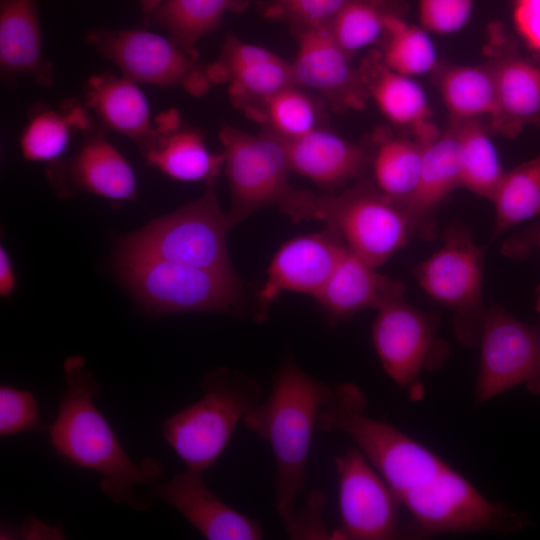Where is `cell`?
Listing matches in <instances>:
<instances>
[{
    "mask_svg": "<svg viewBox=\"0 0 540 540\" xmlns=\"http://www.w3.org/2000/svg\"><path fill=\"white\" fill-rule=\"evenodd\" d=\"M367 400L354 383L334 384L317 429L349 437L411 515L405 536L521 529L525 519L486 498L438 455L388 422L365 413Z\"/></svg>",
    "mask_w": 540,
    "mask_h": 540,
    "instance_id": "cell-1",
    "label": "cell"
},
{
    "mask_svg": "<svg viewBox=\"0 0 540 540\" xmlns=\"http://www.w3.org/2000/svg\"><path fill=\"white\" fill-rule=\"evenodd\" d=\"M65 388L57 415L47 433L53 450L66 461L100 474V489L114 503L143 511L150 500L136 493L139 486L150 490L163 476L161 463L153 458L132 461L111 426L95 404L99 384L80 356L63 365Z\"/></svg>",
    "mask_w": 540,
    "mask_h": 540,
    "instance_id": "cell-2",
    "label": "cell"
},
{
    "mask_svg": "<svg viewBox=\"0 0 540 540\" xmlns=\"http://www.w3.org/2000/svg\"><path fill=\"white\" fill-rule=\"evenodd\" d=\"M332 391L333 384L309 375L286 355L269 395L242 422L271 447L276 467L275 506L283 523L295 512L305 490L313 434Z\"/></svg>",
    "mask_w": 540,
    "mask_h": 540,
    "instance_id": "cell-3",
    "label": "cell"
},
{
    "mask_svg": "<svg viewBox=\"0 0 540 540\" xmlns=\"http://www.w3.org/2000/svg\"><path fill=\"white\" fill-rule=\"evenodd\" d=\"M279 208L294 222H323L351 252L376 267L404 247L413 232L404 207L371 182L338 194L294 189Z\"/></svg>",
    "mask_w": 540,
    "mask_h": 540,
    "instance_id": "cell-4",
    "label": "cell"
},
{
    "mask_svg": "<svg viewBox=\"0 0 540 540\" xmlns=\"http://www.w3.org/2000/svg\"><path fill=\"white\" fill-rule=\"evenodd\" d=\"M202 396L165 420L163 436L186 469L203 473L225 450L235 428L262 401L253 377L218 367L201 382Z\"/></svg>",
    "mask_w": 540,
    "mask_h": 540,
    "instance_id": "cell-5",
    "label": "cell"
},
{
    "mask_svg": "<svg viewBox=\"0 0 540 540\" xmlns=\"http://www.w3.org/2000/svg\"><path fill=\"white\" fill-rule=\"evenodd\" d=\"M118 274L151 315L239 314L243 289L235 271H217L150 257L116 258Z\"/></svg>",
    "mask_w": 540,
    "mask_h": 540,
    "instance_id": "cell-6",
    "label": "cell"
},
{
    "mask_svg": "<svg viewBox=\"0 0 540 540\" xmlns=\"http://www.w3.org/2000/svg\"><path fill=\"white\" fill-rule=\"evenodd\" d=\"M231 228L211 182L199 198L123 238L116 258L150 257L231 272L227 246Z\"/></svg>",
    "mask_w": 540,
    "mask_h": 540,
    "instance_id": "cell-7",
    "label": "cell"
},
{
    "mask_svg": "<svg viewBox=\"0 0 540 540\" xmlns=\"http://www.w3.org/2000/svg\"><path fill=\"white\" fill-rule=\"evenodd\" d=\"M86 43L136 83L181 88L194 97L217 85L212 63L193 58L170 36L144 29L92 28Z\"/></svg>",
    "mask_w": 540,
    "mask_h": 540,
    "instance_id": "cell-8",
    "label": "cell"
},
{
    "mask_svg": "<svg viewBox=\"0 0 540 540\" xmlns=\"http://www.w3.org/2000/svg\"><path fill=\"white\" fill-rule=\"evenodd\" d=\"M218 136L231 196L226 212L230 225L262 208L280 207L295 189L288 178L286 140L265 129L252 134L226 124Z\"/></svg>",
    "mask_w": 540,
    "mask_h": 540,
    "instance_id": "cell-9",
    "label": "cell"
},
{
    "mask_svg": "<svg viewBox=\"0 0 540 540\" xmlns=\"http://www.w3.org/2000/svg\"><path fill=\"white\" fill-rule=\"evenodd\" d=\"M483 251L462 225L451 226L441 247L415 268L422 290L453 313L460 342L477 347L486 310L482 300Z\"/></svg>",
    "mask_w": 540,
    "mask_h": 540,
    "instance_id": "cell-10",
    "label": "cell"
},
{
    "mask_svg": "<svg viewBox=\"0 0 540 540\" xmlns=\"http://www.w3.org/2000/svg\"><path fill=\"white\" fill-rule=\"evenodd\" d=\"M372 342L386 375L412 400L424 395L421 376L439 368L448 348L437 337L435 319L402 297L377 310Z\"/></svg>",
    "mask_w": 540,
    "mask_h": 540,
    "instance_id": "cell-11",
    "label": "cell"
},
{
    "mask_svg": "<svg viewBox=\"0 0 540 540\" xmlns=\"http://www.w3.org/2000/svg\"><path fill=\"white\" fill-rule=\"evenodd\" d=\"M340 526L333 540H391L402 536L400 501L357 447L336 457Z\"/></svg>",
    "mask_w": 540,
    "mask_h": 540,
    "instance_id": "cell-12",
    "label": "cell"
},
{
    "mask_svg": "<svg viewBox=\"0 0 540 540\" xmlns=\"http://www.w3.org/2000/svg\"><path fill=\"white\" fill-rule=\"evenodd\" d=\"M478 347L477 404L527 385L540 372V327L526 324L501 308L486 310Z\"/></svg>",
    "mask_w": 540,
    "mask_h": 540,
    "instance_id": "cell-13",
    "label": "cell"
},
{
    "mask_svg": "<svg viewBox=\"0 0 540 540\" xmlns=\"http://www.w3.org/2000/svg\"><path fill=\"white\" fill-rule=\"evenodd\" d=\"M298 40L291 62L295 84L316 92L338 112L362 110L369 99L359 68L350 64L329 26L293 31Z\"/></svg>",
    "mask_w": 540,
    "mask_h": 540,
    "instance_id": "cell-14",
    "label": "cell"
},
{
    "mask_svg": "<svg viewBox=\"0 0 540 540\" xmlns=\"http://www.w3.org/2000/svg\"><path fill=\"white\" fill-rule=\"evenodd\" d=\"M347 250L341 239L327 229L286 241L273 256L258 293L261 321L269 306L283 292L316 297Z\"/></svg>",
    "mask_w": 540,
    "mask_h": 540,
    "instance_id": "cell-15",
    "label": "cell"
},
{
    "mask_svg": "<svg viewBox=\"0 0 540 540\" xmlns=\"http://www.w3.org/2000/svg\"><path fill=\"white\" fill-rule=\"evenodd\" d=\"M218 84H226L232 104L248 116L275 93L296 85L291 62L228 35L212 63Z\"/></svg>",
    "mask_w": 540,
    "mask_h": 540,
    "instance_id": "cell-16",
    "label": "cell"
},
{
    "mask_svg": "<svg viewBox=\"0 0 540 540\" xmlns=\"http://www.w3.org/2000/svg\"><path fill=\"white\" fill-rule=\"evenodd\" d=\"M153 125L152 135L140 148L148 165L177 181L213 182L223 169V155L208 148L204 134L187 124L178 109L159 113Z\"/></svg>",
    "mask_w": 540,
    "mask_h": 540,
    "instance_id": "cell-17",
    "label": "cell"
},
{
    "mask_svg": "<svg viewBox=\"0 0 540 540\" xmlns=\"http://www.w3.org/2000/svg\"><path fill=\"white\" fill-rule=\"evenodd\" d=\"M151 495L170 504L208 540H260L264 537L260 524L216 496L202 480L201 473L186 469L155 485Z\"/></svg>",
    "mask_w": 540,
    "mask_h": 540,
    "instance_id": "cell-18",
    "label": "cell"
},
{
    "mask_svg": "<svg viewBox=\"0 0 540 540\" xmlns=\"http://www.w3.org/2000/svg\"><path fill=\"white\" fill-rule=\"evenodd\" d=\"M40 1L0 0V70L8 81L29 79L49 87L55 73L43 53Z\"/></svg>",
    "mask_w": 540,
    "mask_h": 540,
    "instance_id": "cell-19",
    "label": "cell"
},
{
    "mask_svg": "<svg viewBox=\"0 0 540 540\" xmlns=\"http://www.w3.org/2000/svg\"><path fill=\"white\" fill-rule=\"evenodd\" d=\"M376 268L347 248L315 297L330 325H336L366 309L378 310L403 296V283L380 273Z\"/></svg>",
    "mask_w": 540,
    "mask_h": 540,
    "instance_id": "cell-20",
    "label": "cell"
},
{
    "mask_svg": "<svg viewBox=\"0 0 540 540\" xmlns=\"http://www.w3.org/2000/svg\"><path fill=\"white\" fill-rule=\"evenodd\" d=\"M83 135L77 152L51 173L53 178L61 176L77 189L108 200L134 199L136 177L127 159L95 125Z\"/></svg>",
    "mask_w": 540,
    "mask_h": 540,
    "instance_id": "cell-21",
    "label": "cell"
},
{
    "mask_svg": "<svg viewBox=\"0 0 540 540\" xmlns=\"http://www.w3.org/2000/svg\"><path fill=\"white\" fill-rule=\"evenodd\" d=\"M359 71L369 98L391 123L410 129L414 139L423 145L439 135L423 89L411 77L387 67L380 52L367 56Z\"/></svg>",
    "mask_w": 540,
    "mask_h": 540,
    "instance_id": "cell-22",
    "label": "cell"
},
{
    "mask_svg": "<svg viewBox=\"0 0 540 540\" xmlns=\"http://www.w3.org/2000/svg\"><path fill=\"white\" fill-rule=\"evenodd\" d=\"M291 172L323 187H338L360 175L370 161V147L323 127L286 140Z\"/></svg>",
    "mask_w": 540,
    "mask_h": 540,
    "instance_id": "cell-23",
    "label": "cell"
},
{
    "mask_svg": "<svg viewBox=\"0 0 540 540\" xmlns=\"http://www.w3.org/2000/svg\"><path fill=\"white\" fill-rule=\"evenodd\" d=\"M83 98L103 126L131 139L139 149L152 135L148 100L130 78L111 72L93 75L83 85Z\"/></svg>",
    "mask_w": 540,
    "mask_h": 540,
    "instance_id": "cell-24",
    "label": "cell"
},
{
    "mask_svg": "<svg viewBox=\"0 0 540 540\" xmlns=\"http://www.w3.org/2000/svg\"><path fill=\"white\" fill-rule=\"evenodd\" d=\"M461 181V147L457 125L424 146L417 185L404 205L412 231H430L438 206Z\"/></svg>",
    "mask_w": 540,
    "mask_h": 540,
    "instance_id": "cell-25",
    "label": "cell"
},
{
    "mask_svg": "<svg viewBox=\"0 0 540 540\" xmlns=\"http://www.w3.org/2000/svg\"><path fill=\"white\" fill-rule=\"evenodd\" d=\"M488 62L510 138L526 125L540 127V65L522 57L508 42Z\"/></svg>",
    "mask_w": 540,
    "mask_h": 540,
    "instance_id": "cell-26",
    "label": "cell"
},
{
    "mask_svg": "<svg viewBox=\"0 0 540 540\" xmlns=\"http://www.w3.org/2000/svg\"><path fill=\"white\" fill-rule=\"evenodd\" d=\"M443 102L453 122L487 117L491 128L509 137L490 65L450 66L440 77Z\"/></svg>",
    "mask_w": 540,
    "mask_h": 540,
    "instance_id": "cell-27",
    "label": "cell"
},
{
    "mask_svg": "<svg viewBox=\"0 0 540 540\" xmlns=\"http://www.w3.org/2000/svg\"><path fill=\"white\" fill-rule=\"evenodd\" d=\"M93 126L90 111L78 101L66 100L55 108L36 103L27 114L19 138L23 157L35 162H56L69 147L75 131Z\"/></svg>",
    "mask_w": 540,
    "mask_h": 540,
    "instance_id": "cell-28",
    "label": "cell"
},
{
    "mask_svg": "<svg viewBox=\"0 0 540 540\" xmlns=\"http://www.w3.org/2000/svg\"><path fill=\"white\" fill-rule=\"evenodd\" d=\"M248 0H165L145 15L146 25L163 27L178 45L199 60V40L217 29L225 14L245 9Z\"/></svg>",
    "mask_w": 540,
    "mask_h": 540,
    "instance_id": "cell-29",
    "label": "cell"
},
{
    "mask_svg": "<svg viewBox=\"0 0 540 540\" xmlns=\"http://www.w3.org/2000/svg\"><path fill=\"white\" fill-rule=\"evenodd\" d=\"M372 143V183L404 207L417 185L425 145L384 130L375 133Z\"/></svg>",
    "mask_w": 540,
    "mask_h": 540,
    "instance_id": "cell-30",
    "label": "cell"
},
{
    "mask_svg": "<svg viewBox=\"0 0 540 540\" xmlns=\"http://www.w3.org/2000/svg\"><path fill=\"white\" fill-rule=\"evenodd\" d=\"M454 123L461 147L460 187L492 201L505 171L487 129L481 119Z\"/></svg>",
    "mask_w": 540,
    "mask_h": 540,
    "instance_id": "cell-31",
    "label": "cell"
},
{
    "mask_svg": "<svg viewBox=\"0 0 540 540\" xmlns=\"http://www.w3.org/2000/svg\"><path fill=\"white\" fill-rule=\"evenodd\" d=\"M247 117L285 140L322 127V110L308 90L291 85L275 93Z\"/></svg>",
    "mask_w": 540,
    "mask_h": 540,
    "instance_id": "cell-32",
    "label": "cell"
},
{
    "mask_svg": "<svg viewBox=\"0 0 540 540\" xmlns=\"http://www.w3.org/2000/svg\"><path fill=\"white\" fill-rule=\"evenodd\" d=\"M492 202L495 208L493 238L540 217V156L505 172Z\"/></svg>",
    "mask_w": 540,
    "mask_h": 540,
    "instance_id": "cell-33",
    "label": "cell"
},
{
    "mask_svg": "<svg viewBox=\"0 0 540 540\" xmlns=\"http://www.w3.org/2000/svg\"><path fill=\"white\" fill-rule=\"evenodd\" d=\"M384 40L381 59L393 71L411 77L435 67L436 51L430 37L423 29L406 22L401 13L386 17Z\"/></svg>",
    "mask_w": 540,
    "mask_h": 540,
    "instance_id": "cell-34",
    "label": "cell"
},
{
    "mask_svg": "<svg viewBox=\"0 0 540 540\" xmlns=\"http://www.w3.org/2000/svg\"><path fill=\"white\" fill-rule=\"evenodd\" d=\"M399 12L396 0H349L329 25L342 47L351 55L385 36L386 17Z\"/></svg>",
    "mask_w": 540,
    "mask_h": 540,
    "instance_id": "cell-35",
    "label": "cell"
},
{
    "mask_svg": "<svg viewBox=\"0 0 540 540\" xmlns=\"http://www.w3.org/2000/svg\"><path fill=\"white\" fill-rule=\"evenodd\" d=\"M349 0H268L266 18L283 21L294 30L329 26Z\"/></svg>",
    "mask_w": 540,
    "mask_h": 540,
    "instance_id": "cell-36",
    "label": "cell"
},
{
    "mask_svg": "<svg viewBox=\"0 0 540 540\" xmlns=\"http://www.w3.org/2000/svg\"><path fill=\"white\" fill-rule=\"evenodd\" d=\"M48 430L39 418V407L30 391L9 385L0 387V436Z\"/></svg>",
    "mask_w": 540,
    "mask_h": 540,
    "instance_id": "cell-37",
    "label": "cell"
},
{
    "mask_svg": "<svg viewBox=\"0 0 540 540\" xmlns=\"http://www.w3.org/2000/svg\"><path fill=\"white\" fill-rule=\"evenodd\" d=\"M473 0H419V18L424 29L451 34L468 22Z\"/></svg>",
    "mask_w": 540,
    "mask_h": 540,
    "instance_id": "cell-38",
    "label": "cell"
},
{
    "mask_svg": "<svg viewBox=\"0 0 540 540\" xmlns=\"http://www.w3.org/2000/svg\"><path fill=\"white\" fill-rule=\"evenodd\" d=\"M325 497L314 491L307 497L302 507H297L290 518L283 523L291 539H331L333 532L328 531L323 520Z\"/></svg>",
    "mask_w": 540,
    "mask_h": 540,
    "instance_id": "cell-39",
    "label": "cell"
},
{
    "mask_svg": "<svg viewBox=\"0 0 540 540\" xmlns=\"http://www.w3.org/2000/svg\"><path fill=\"white\" fill-rule=\"evenodd\" d=\"M513 21L522 40L540 54V0H514Z\"/></svg>",
    "mask_w": 540,
    "mask_h": 540,
    "instance_id": "cell-40",
    "label": "cell"
},
{
    "mask_svg": "<svg viewBox=\"0 0 540 540\" xmlns=\"http://www.w3.org/2000/svg\"><path fill=\"white\" fill-rule=\"evenodd\" d=\"M16 277L12 261L6 249L0 247V295L9 296L15 288Z\"/></svg>",
    "mask_w": 540,
    "mask_h": 540,
    "instance_id": "cell-41",
    "label": "cell"
},
{
    "mask_svg": "<svg viewBox=\"0 0 540 540\" xmlns=\"http://www.w3.org/2000/svg\"><path fill=\"white\" fill-rule=\"evenodd\" d=\"M141 10L144 15H147L154 11L159 5H161L165 0H138Z\"/></svg>",
    "mask_w": 540,
    "mask_h": 540,
    "instance_id": "cell-42",
    "label": "cell"
},
{
    "mask_svg": "<svg viewBox=\"0 0 540 540\" xmlns=\"http://www.w3.org/2000/svg\"><path fill=\"white\" fill-rule=\"evenodd\" d=\"M526 387L531 393L540 395V372Z\"/></svg>",
    "mask_w": 540,
    "mask_h": 540,
    "instance_id": "cell-43",
    "label": "cell"
},
{
    "mask_svg": "<svg viewBox=\"0 0 540 540\" xmlns=\"http://www.w3.org/2000/svg\"><path fill=\"white\" fill-rule=\"evenodd\" d=\"M535 246L540 249V227H538L531 236Z\"/></svg>",
    "mask_w": 540,
    "mask_h": 540,
    "instance_id": "cell-44",
    "label": "cell"
}]
</instances>
